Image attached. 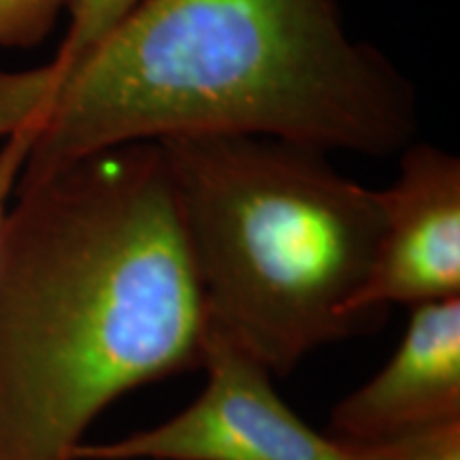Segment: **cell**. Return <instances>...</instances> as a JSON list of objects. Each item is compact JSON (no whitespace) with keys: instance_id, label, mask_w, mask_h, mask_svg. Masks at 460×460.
I'll return each instance as SVG.
<instances>
[{"instance_id":"obj_1","label":"cell","mask_w":460,"mask_h":460,"mask_svg":"<svg viewBox=\"0 0 460 460\" xmlns=\"http://www.w3.org/2000/svg\"><path fill=\"white\" fill-rule=\"evenodd\" d=\"M0 226V460H73L130 390L203 365L207 309L160 143L15 186Z\"/></svg>"},{"instance_id":"obj_11","label":"cell","mask_w":460,"mask_h":460,"mask_svg":"<svg viewBox=\"0 0 460 460\" xmlns=\"http://www.w3.org/2000/svg\"><path fill=\"white\" fill-rule=\"evenodd\" d=\"M41 122L43 119H39V122H32L26 128L17 130L15 135L7 137L3 147H0V226H3L4 216H7L9 197L15 192L22 169H24L32 143L37 139Z\"/></svg>"},{"instance_id":"obj_6","label":"cell","mask_w":460,"mask_h":460,"mask_svg":"<svg viewBox=\"0 0 460 460\" xmlns=\"http://www.w3.org/2000/svg\"><path fill=\"white\" fill-rule=\"evenodd\" d=\"M460 420V296L416 305L382 371L331 411L326 435L367 447Z\"/></svg>"},{"instance_id":"obj_8","label":"cell","mask_w":460,"mask_h":460,"mask_svg":"<svg viewBox=\"0 0 460 460\" xmlns=\"http://www.w3.org/2000/svg\"><path fill=\"white\" fill-rule=\"evenodd\" d=\"M58 85L60 73L51 62L31 71L0 73V141L43 119Z\"/></svg>"},{"instance_id":"obj_2","label":"cell","mask_w":460,"mask_h":460,"mask_svg":"<svg viewBox=\"0 0 460 460\" xmlns=\"http://www.w3.org/2000/svg\"><path fill=\"white\" fill-rule=\"evenodd\" d=\"M418 94L337 0H143L62 79L22 180L130 143L247 135L388 156Z\"/></svg>"},{"instance_id":"obj_7","label":"cell","mask_w":460,"mask_h":460,"mask_svg":"<svg viewBox=\"0 0 460 460\" xmlns=\"http://www.w3.org/2000/svg\"><path fill=\"white\" fill-rule=\"evenodd\" d=\"M143 0H71L68 28L51 65L60 73V82L79 66Z\"/></svg>"},{"instance_id":"obj_4","label":"cell","mask_w":460,"mask_h":460,"mask_svg":"<svg viewBox=\"0 0 460 460\" xmlns=\"http://www.w3.org/2000/svg\"><path fill=\"white\" fill-rule=\"evenodd\" d=\"M207 384L186 410L109 444H82L73 460H379L303 422L273 388V373L207 324Z\"/></svg>"},{"instance_id":"obj_9","label":"cell","mask_w":460,"mask_h":460,"mask_svg":"<svg viewBox=\"0 0 460 460\" xmlns=\"http://www.w3.org/2000/svg\"><path fill=\"white\" fill-rule=\"evenodd\" d=\"M68 4L71 0H0V49L41 43Z\"/></svg>"},{"instance_id":"obj_10","label":"cell","mask_w":460,"mask_h":460,"mask_svg":"<svg viewBox=\"0 0 460 460\" xmlns=\"http://www.w3.org/2000/svg\"><path fill=\"white\" fill-rule=\"evenodd\" d=\"M367 447L379 460H460V420Z\"/></svg>"},{"instance_id":"obj_3","label":"cell","mask_w":460,"mask_h":460,"mask_svg":"<svg viewBox=\"0 0 460 460\" xmlns=\"http://www.w3.org/2000/svg\"><path fill=\"white\" fill-rule=\"evenodd\" d=\"M207 318L288 376L377 322L356 307L377 250V190L322 149L271 137L160 141Z\"/></svg>"},{"instance_id":"obj_5","label":"cell","mask_w":460,"mask_h":460,"mask_svg":"<svg viewBox=\"0 0 460 460\" xmlns=\"http://www.w3.org/2000/svg\"><path fill=\"white\" fill-rule=\"evenodd\" d=\"M382 230L360 314L379 320L390 305H424L460 296V163L446 149H402L401 171L377 190Z\"/></svg>"}]
</instances>
